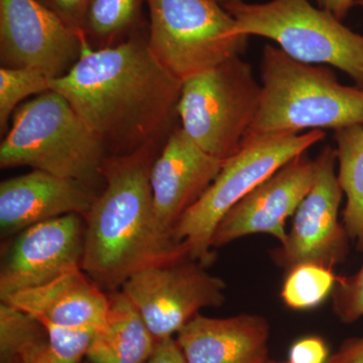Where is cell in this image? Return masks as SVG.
<instances>
[{
  "mask_svg": "<svg viewBox=\"0 0 363 363\" xmlns=\"http://www.w3.org/2000/svg\"><path fill=\"white\" fill-rule=\"evenodd\" d=\"M315 160L302 154L286 162L248 193L224 216L212 238V247L266 233L279 242L286 240V220L295 214L315 180Z\"/></svg>",
  "mask_w": 363,
  "mask_h": 363,
  "instance_id": "cell-13",
  "label": "cell"
},
{
  "mask_svg": "<svg viewBox=\"0 0 363 363\" xmlns=\"http://www.w3.org/2000/svg\"><path fill=\"white\" fill-rule=\"evenodd\" d=\"M182 85L147 40L131 38L93 49L86 39L77 63L52 79L51 90L68 100L111 157L169 138L176 128Z\"/></svg>",
  "mask_w": 363,
  "mask_h": 363,
  "instance_id": "cell-1",
  "label": "cell"
},
{
  "mask_svg": "<svg viewBox=\"0 0 363 363\" xmlns=\"http://www.w3.org/2000/svg\"><path fill=\"white\" fill-rule=\"evenodd\" d=\"M289 357L291 363H327L330 355L323 339L309 336L294 344Z\"/></svg>",
  "mask_w": 363,
  "mask_h": 363,
  "instance_id": "cell-26",
  "label": "cell"
},
{
  "mask_svg": "<svg viewBox=\"0 0 363 363\" xmlns=\"http://www.w3.org/2000/svg\"><path fill=\"white\" fill-rule=\"evenodd\" d=\"M47 333L50 352L57 363H80L88 354L98 328L69 327L38 320Z\"/></svg>",
  "mask_w": 363,
  "mask_h": 363,
  "instance_id": "cell-24",
  "label": "cell"
},
{
  "mask_svg": "<svg viewBox=\"0 0 363 363\" xmlns=\"http://www.w3.org/2000/svg\"><path fill=\"white\" fill-rule=\"evenodd\" d=\"M260 80L259 111L243 143L281 133L363 125V89L341 84L329 67L302 63L266 45Z\"/></svg>",
  "mask_w": 363,
  "mask_h": 363,
  "instance_id": "cell-3",
  "label": "cell"
},
{
  "mask_svg": "<svg viewBox=\"0 0 363 363\" xmlns=\"http://www.w3.org/2000/svg\"><path fill=\"white\" fill-rule=\"evenodd\" d=\"M150 51L182 82L241 57L248 35L217 0H147Z\"/></svg>",
  "mask_w": 363,
  "mask_h": 363,
  "instance_id": "cell-8",
  "label": "cell"
},
{
  "mask_svg": "<svg viewBox=\"0 0 363 363\" xmlns=\"http://www.w3.org/2000/svg\"><path fill=\"white\" fill-rule=\"evenodd\" d=\"M121 290L135 305L157 342L174 334L204 308L225 300V284L190 257L135 272Z\"/></svg>",
  "mask_w": 363,
  "mask_h": 363,
  "instance_id": "cell-9",
  "label": "cell"
},
{
  "mask_svg": "<svg viewBox=\"0 0 363 363\" xmlns=\"http://www.w3.org/2000/svg\"><path fill=\"white\" fill-rule=\"evenodd\" d=\"M315 164L312 188L294 214L286 240L272 252L274 262L288 271L303 264L333 269L347 255L350 236L338 219L344 193L336 174L335 150L325 147Z\"/></svg>",
  "mask_w": 363,
  "mask_h": 363,
  "instance_id": "cell-11",
  "label": "cell"
},
{
  "mask_svg": "<svg viewBox=\"0 0 363 363\" xmlns=\"http://www.w3.org/2000/svg\"><path fill=\"white\" fill-rule=\"evenodd\" d=\"M160 145L107 157L102 164L104 189L84 218L81 267L111 291L145 267L189 257L187 247L162 233L155 219L150 172Z\"/></svg>",
  "mask_w": 363,
  "mask_h": 363,
  "instance_id": "cell-2",
  "label": "cell"
},
{
  "mask_svg": "<svg viewBox=\"0 0 363 363\" xmlns=\"http://www.w3.org/2000/svg\"><path fill=\"white\" fill-rule=\"evenodd\" d=\"M47 338L43 325L28 313L1 302L0 305V359L20 358L28 346Z\"/></svg>",
  "mask_w": 363,
  "mask_h": 363,
  "instance_id": "cell-22",
  "label": "cell"
},
{
  "mask_svg": "<svg viewBox=\"0 0 363 363\" xmlns=\"http://www.w3.org/2000/svg\"><path fill=\"white\" fill-rule=\"evenodd\" d=\"M97 194L92 186L33 169L0 184L2 236L68 214L85 218Z\"/></svg>",
  "mask_w": 363,
  "mask_h": 363,
  "instance_id": "cell-15",
  "label": "cell"
},
{
  "mask_svg": "<svg viewBox=\"0 0 363 363\" xmlns=\"http://www.w3.org/2000/svg\"><path fill=\"white\" fill-rule=\"evenodd\" d=\"M4 363H23L20 358H16V359L11 360V362H7Z\"/></svg>",
  "mask_w": 363,
  "mask_h": 363,
  "instance_id": "cell-33",
  "label": "cell"
},
{
  "mask_svg": "<svg viewBox=\"0 0 363 363\" xmlns=\"http://www.w3.org/2000/svg\"><path fill=\"white\" fill-rule=\"evenodd\" d=\"M241 35L274 40L289 57L311 65L331 66L363 89V35L308 0L241 1L226 7Z\"/></svg>",
  "mask_w": 363,
  "mask_h": 363,
  "instance_id": "cell-5",
  "label": "cell"
},
{
  "mask_svg": "<svg viewBox=\"0 0 363 363\" xmlns=\"http://www.w3.org/2000/svg\"><path fill=\"white\" fill-rule=\"evenodd\" d=\"M224 162L210 156L176 128L150 172L152 203L160 231L171 236L182 216L204 195Z\"/></svg>",
  "mask_w": 363,
  "mask_h": 363,
  "instance_id": "cell-14",
  "label": "cell"
},
{
  "mask_svg": "<svg viewBox=\"0 0 363 363\" xmlns=\"http://www.w3.org/2000/svg\"><path fill=\"white\" fill-rule=\"evenodd\" d=\"M217 1H218L224 9H226V7L233 6V4L243 1V0H217Z\"/></svg>",
  "mask_w": 363,
  "mask_h": 363,
  "instance_id": "cell-32",
  "label": "cell"
},
{
  "mask_svg": "<svg viewBox=\"0 0 363 363\" xmlns=\"http://www.w3.org/2000/svg\"><path fill=\"white\" fill-rule=\"evenodd\" d=\"M336 281L333 269L315 264H298L289 271L281 297L292 309H311L333 292Z\"/></svg>",
  "mask_w": 363,
  "mask_h": 363,
  "instance_id": "cell-21",
  "label": "cell"
},
{
  "mask_svg": "<svg viewBox=\"0 0 363 363\" xmlns=\"http://www.w3.org/2000/svg\"><path fill=\"white\" fill-rule=\"evenodd\" d=\"M327 363H363V338L346 340Z\"/></svg>",
  "mask_w": 363,
  "mask_h": 363,
  "instance_id": "cell-29",
  "label": "cell"
},
{
  "mask_svg": "<svg viewBox=\"0 0 363 363\" xmlns=\"http://www.w3.org/2000/svg\"><path fill=\"white\" fill-rule=\"evenodd\" d=\"M85 220L68 214L28 227L9 248L0 271V300L82 269Z\"/></svg>",
  "mask_w": 363,
  "mask_h": 363,
  "instance_id": "cell-12",
  "label": "cell"
},
{
  "mask_svg": "<svg viewBox=\"0 0 363 363\" xmlns=\"http://www.w3.org/2000/svg\"><path fill=\"white\" fill-rule=\"evenodd\" d=\"M188 363H267L269 323L257 315L209 318L196 315L178 332Z\"/></svg>",
  "mask_w": 363,
  "mask_h": 363,
  "instance_id": "cell-16",
  "label": "cell"
},
{
  "mask_svg": "<svg viewBox=\"0 0 363 363\" xmlns=\"http://www.w3.org/2000/svg\"><path fill=\"white\" fill-rule=\"evenodd\" d=\"M82 30L38 0H0L1 67L65 75L82 54Z\"/></svg>",
  "mask_w": 363,
  "mask_h": 363,
  "instance_id": "cell-10",
  "label": "cell"
},
{
  "mask_svg": "<svg viewBox=\"0 0 363 363\" xmlns=\"http://www.w3.org/2000/svg\"><path fill=\"white\" fill-rule=\"evenodd\" d=\"M20 359L23 363H57L50 352L48 338L28 346L21 353Z\"/></svg>",
  "mask_w": 363,
  "mask_h": 363,
  "instance_id": "cell-30",
  "label": "cell"
},
{
  "mask_svg": "<svg viewBox=\"0 0 363 363\" xmlns=\"http://www.w3.org/2000/svg\"><path fill=\"white\" fill-rule=\"evenodd\" d=\"M52 79L30 68H0V130H7L9 118L21 101L51 90Z\"/></svg>",
  "mask_w": 363,
  "mask_h": 363,
  "instance_id": "cell-23",
  "label": "cell"
},
{
  "mask_svg": "<svg viewBox=\"0 0 363 363\" xmlns=\"http://www.w3.org/2000/svg\"><path fill=\"white\" fill-rule=\"evenodd\" d=\"M267 363H274V362H267ZM289 363H291V362H289Z\"/></svg>",
  "mask_w": 363,
  "mask_h": 363,
  "instance_id": "cell-35",
  "label": "cell"
},
{
  "mask_svg": "<svg viewBox=\"0 0 363 363\" xmlns=\"http://www.w3.org/2000/svg\"><path fill=\"white\" fill-rule=\"evenodd\" d=\"M262 85L241 57L184 81L178 116L182 130L222 162L235 155L259 111Z\"/></svg>",
  "mask_w": 363,
  "mask_h": 363,
  "instance_id": "cell-7",
  "label": "cell"
},
{
  "mask_svg": "<svg viewBox=\"0 0 363 363\" xmlns=\"http://www.w3.org/2000/svg\"><path fill=\"white\" fill-rule=\"evenodd\" d=\"M104 145L54 90L20 105L0 145V168L28 166L93 186L102 178Z\"/></svg>",
  "mask_w": 363,
  "mask_h": 363,
  "instance_id": "cell-4",
  "label": "cell"
},
{
  "mask_svg": "<svg viewBox=\"0 0 363 363\" xmlns=\"http://www.w3.org/2000/svg\"><path fill=\"white\" fill-rule=\"evenodd\" d=\"M4 302L37 320L69 327H94L104 323L109 296L82 269L54 281L11 295Z\"/></svg>",
  "mask_w": 363,
  "mask_h": 363,
  "instance_id": "cell-17",
  "label": "cell"
},
{
  "mask_svg": "<svg viewBox=\"0 0 363 363\" xmlns=\"http://www.w3.org/2000/svg\"><path fill=\"white\" fill-rule=\"evenodd\" d=\"M357 1V0H317L320 9L329 11L341 21L347 16Z\"/></svg>",
  "mask_w": 363,
  "mask_h": 363,
  "instance_id": "cell-31",
  "label": "cell"
},
{
  "mask_svg": "<svg viewBox=\"0 0 363 363\" xmlns=\"http://www.w3.org/2000/svg\"><path fill=\"white\" fill-rule=\"evenodd\" d=\"M324 130L281 133L255 138L227 159L204 195L182 216L172 238L183 243L191 259L206 266L212 262V238L224 216L253 189L286 162L324 140Z\"/></svg>",
  "mask_w": 363,
  "mask_h": 363,
  "instance_id": "cell-6",
  "label": "cell"
},
{
  "mask_svg": "<svg viewBox=\"0 0 363 363\" xmlns=\"http://www.w3.org/2000/svg\"><path fill=\"white\" fill-rule=\"evenodd\" d=\"M145 363H188L183 351L173 337L162 340L156 351Z\"/></svg>",
  "mask_w": 363,
  "mask_h": 363,
  "instance_id": "cell-28",
  "label": "cell"
},
{
  "mask_svg": "<svg viewBox=\"0 0 363 363\" xmlns=\"http://www.w3.org/2000/svg\"><path fill=\"white\" fill-rule=\"evenodd\" d=\"M60 16L72 26L82 30L83 21L89 0H51Z\"/></svg>",
  "mask_w": 363,
  "mask_h": 363,
  "instance_id": "cell-27",
  "label": "cell"
},
{
  "mask_svg": "<svg viewBox=\"0 0 363 363\" xmlns=\"http://www.w3.org/2000/svg\"><path fill=\"white\" fill-rule=\"evenodd\" d=\"M333 309L344 323L363 317V264L352 276L337 277L333 290Z\"/></svg>",
  "mask_w": 363,
  "mask_h": 363,
  "instance_id": "cell-25",
  "label": "cell"
},
{
  "mask_svg": "<svg viewBox=\"0 0 363 363\" xmlns=\"http://www.w3.org/2000/svg\"><path fill=\"white\" fill-rule=\"evenodd\" d=\"M338 180L346 198L343 226L351 240L363 250V125L334 133Z\"/></svg>",
  "mask_w": 363,
  "mask_h": 363,
  "instance_id": "cell-19",
  "label": "cell"
},
{
  "mask_svg": "<svg viewBox=\"0 0 363 363\" xmlns=\"http://www.w3.org/2000/svg\"><path fill=\"white\" fill-rule=\"evenodd\" d=\"M143 0H89L82 32L105 47L135 25ZM104 47V48H105Z\"/></svg>",
  "mask_w": 363,
  "mask_h": 363,
  "instance_id": "cell-20",
  "label": "cell"
},
{
  "mask_svg": "<svg viewBox=\"0 0 363 363\" xmlns=\"http://www.w3.org/2000/svg\"><path fill=\"white\" fill-rule=\"evenodd\" d=\"M159 342L140 312L121 290L112 291L104 323L97 329L87 357L92 363H145Z\"/></svg>",
  "mask_w": 363,
  "mask_h": 363,
  "instance_id": "cell-18",
  "label": "cell"
},
{
  "mask_svg": "<svg viewBox=\"0 0 363 363\" xmlns=\"http://www.w3.org/2000/svg\"><path fill=\"white\" fill-rule=\"evenodd\" d=\"M355 6L362 7L363 9V0H357V4H355Z\"/></svg>",
  "mask_w": 363,
  "mask_h": 363,
  "instance_id": "cell-34",
  "label": "cell"
}]
</instances>
